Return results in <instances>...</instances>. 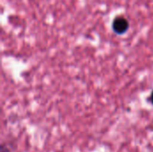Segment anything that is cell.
<instances>
[{
  "label": "cell",
  "instance_id": "1",
  "mask_svg": "<svg viewBox=\"0 0 153 152\" xmlns=\"http://www.w3.org/2000/svg\"><path fill=\"white\" fill-rule=\"evenodd\" d=\"M112 28L117 34H124L127 31L129 28V22L127 19H126L125 17L117 16L113 21Z\"/></svg>",
  "mask_w": 153,
  "mask_h": 152
},
{
  "label": "cell",
  "instance_id": "2",
  "mask_svg": "<svg viewBox=\"0 0 153 152\" xmlns=\"http://www.w3.org/2000/svg\"><path fill=\"white\" fill-rule=\"evenodd\" d=\"M1 152H10L6 148H4V147H2L1 148Z\"/></svg>",
  "mask_w": 153,
  "mask_h": 152
},
{
  "label": "cell",
  "instance_id": "3",
  "mask_svg": "<svg viewBox=\"0 0 153 152\" xmlns=\"http://www.w3.org/2000/svg\"><path fill=\"white\" fill-rule=\"evenodd\" d=\"M150 100H151L152 104L153 105V90H152V94H151V98H150Z\"/></svg>",
  "mask_w": 153,
  "mask_h": 152
}]
</instances>
